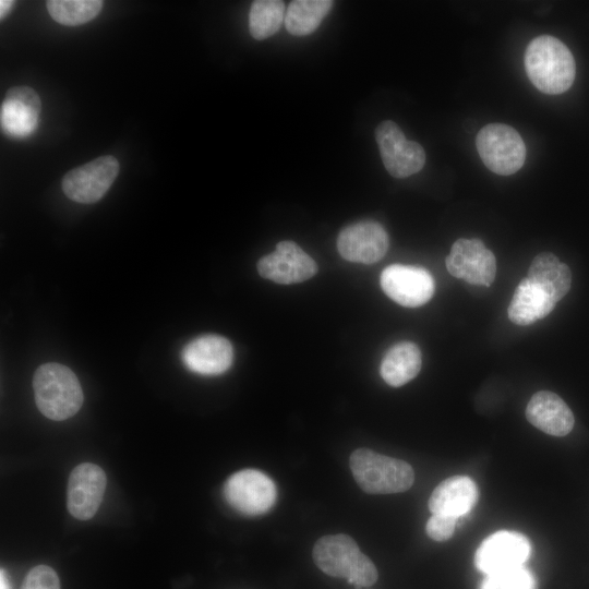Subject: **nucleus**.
<instances>
[{"instance_id":"23","label":"nucleus","mask_w":589,"mask_h":589,"mask_svg":"<svg viewBox=\"0 0 589 589\" xmlns=\"http://www.w3.org/2000/svg\"><path fill=\"white\" fill-rule=\"evenodd\" d=\"M285 3L280 0H255L249 12V31L263 40L276 34L285 21Z\"/></svg>"},{"instance_id":"20","label":"nucleus","mask_w":589,"mask_h":589,"mask_svg":"<svg viewBox=\"0 0 589 589\" xmlns=\"http://www.w3.org/2000/svg\"><path fill=\"white\" fill-rule=\"evenodd\" d=\"M420 369L421 352L418 346L411 341H400L386 351L380 373L388 385L399 387L414 378Z\"/></svg>"},{"instance_id":"28","label":"nucleus","mask_w":589,"mask_h":589,"mask_svg":"<svg viewBox=\"0 0 589 589\" xmlns=\"http://www.w3.org/2000/svg\"><path fill=\"white\" fill-rule=\"evenodd\" d=\"M377 577L378 573L375 565L365 554L362 553L351 573L350 578L347 581L353 585L356 589H361L375 584Z\"/></svg>"},{"instance_id":"11","label":"nucleus","mask_w":589,"mask_h":589,"mask_svg":"<svg viewBox=\"0 0 589 589\" xmlns=\"http://www.w3.org/2000/svg\"><path fill=\"white\" fill-rule=\"evenodd\" d=\"M389 245L386 230L376 221L363 220L342 228L337 238L339 254L347 261L373 264Z\"/></svg>"},{"instance_id":"17","label":"nucleus","mask_w":589,"mask_h":589,"mask_svg":"<svg viewBox=\"0 0 589 589\" xmlns=\"http://www.w3.org/2000/svg\"><path fill=\"white\" fill-rule=\"evenodd\" d=\"M527 420L537 429L553 436L567 435L575 423L566 402L555 393L537 392L526 407Z\"/></svg>"},{"instance_id":"4","label":"nucleus","mask_w":589,"mask_h":589,"mask_svg":"<svg viewBox=\"0 0 589 589\" xmlns=\"http://www.w3.org/2000/svg\"><path fill=\"white\" fill-rule=\"evenodd\" d=\"M476 146L483 164L496 175L509 176L524 166L525 143L520 134L507 124L483 127L476 137Z\"/></svg>"},{"instance_id":"12","label":"nucleus","mask_w":589,"mask_h":589,"mask_svg":"<svg viewBox=\"0 0 589 589\" xmlns=\"http://www.w3.org/2000/svg\"><path fill=\"white\" fill-rule=\"evenodd\" d=\"M257 271L263 278L289 285L313 277L317 265L297 243L286 240L278 242L273 253L257 262Z\"/></svg>"},{"instance_id":"10","label":"nucleus","mask_w":589,"mask_h":589,"mask_svg":"<svg viewBox=\"0 0 589 589\" xmlns=\"http://www.w3.org/2000/svg\"><path fill=\"white\" fill-rule=\"evenodd\" d=\"M383 291L395 302L407 308L426 303L434 293V279L423 267L393 264L381 274Z\"/></svg>"},{"instance_id":"15","label":"nucleus","mask_w":589,"mask_h":589,"mask_svg":"<svg viewBox=\"0 0 589 589\" xmlns=\"http://www.w3.org/2000/svg\"><path fill=\"white\" fill-rule=\"evenodd\" d=\"M40 98L28 86L8 89L1 104L0 122L2 131L12 137L31 135L38 125Z\"/></svg>"},{"instance_id":"8","label":"nucleus","mask_w":589,"mask_h":589,"mask_svg":"<svg viewBox=\"0 0 589 589\" xmlns=\"http://www.w3.org/2000/svg\"><path fill=\"white\" fill-rule=\"evenodd\" d=\"M530 553L531 544L526 536L501 530L482 541L477 549L474 564L489 575L522 566Z\"/></svg>"},{"instance_id":"18","label":"nucleus","mask_w":589,"mask_h":589,"mask_svg":"<svg viewBox=\"0 0 589 589\" xmlns=\"http://www.w3.org/2000/svg\"><path fill=\"white\" fill-rule=\"evenodd\" d=\"M478 498V486L471 478L453 476L443 480L433 490L428 506L432 514L458 518L469 513L477 504Z\"/></svg>"},{"instance_id":"22","label":"nucleus","mask_w":589,"mask_h":589,"mask_svg":"<svg viewBox=\"0 0 589 589\" xmlns=\"http://www.w3.org/2000/svg\"><path fill=\"white\" fill-rule=\"evenodd\" d=\"M334 2L332 0H294L285 14L286 29L294 36L312 34L328 14Z\"/></svg>"},{"instance_id":"2","label":"nucleus","mask_w":589,"mask_h":589,"mask_svg":"<svg viewBox=\"0 0 589 589\" xmlns=\"http://www.w3.org/2000/svg\"><path fill=\"white\" fill-rule=\"evenodd\" d=\"M33 388L37 408L55 421L71 418L83 405V390L76 375L60 363L41 364L34 373Z\"/></svg>"},{"instance_id":"24","label":"nucleus","mask_w":589,"mask_h":589,"mask_svg":"<svg viewBox=\"0 0 589 589\" xmlns=\"http://www.w3.org/2000/svg\"><path fill=\"white\" fill-rule=\"evenodd\" d=\"M99 0H49L46 2L50 16L59 24L77 26L93 20L101 10Z\"/></svg>"},{"instance_id":"29","label":"nucleus","mask_w":589,"mask_h":589,"mask_svg":"<svg viewBox=\"0 0 589 589\" xmlns=\"http://www.w3.org/2000/svg\"><path fill=\"white\" fill-rule=\"evenodd\" d=\"M14 3L15 2L12 1V0H1L0 1V17H1V20H3L8 15L10 10L13 8Z\"/></svg>"},{"instance_id":"21","label":"nucleus","mask_w":589,"mask_h":589,"mask_svg":"<svg viewBox=\"0 0 589 589\" xmlns=\"http://www.w3.org/2000/svg\"><path fill=\"white\" fill-rule=\"evenodd\" d=\"M527 278L542 288L556 302L568 292L572 285L569 267L550 252H542L532 260Z\"/></svg>"},{"instance_id":"27","label":"nucleus","mask_w":589,"mask_h":589,"mask_svg":"<svg viewBox=\"0 0 589 589\" xmlns=\"http://www.w3.org/2000/svg\"><path fill=\"white\" fill-rule=\"evenodd\" d=\"M457 518L443 514H432L425 525L426 534L434 541H446L453 537Z\"/></svg>"},{"instance_id":"9","label":"nucleus","mask_w":589,"mask_h":589,"mask_svg":"<svg viewBox=\"0 0 589 589\" xmlns=\"http://www.w3.org/2000/svg\"><path fill=\"white\" fill-rule=\"evenodd\" d=\"M446 268L456 278L489 287L496 274L494 254L480 239H458L445 260Z\"/></svg>"},{"instance_id":"6","label":"nucleus","mask_w":589,"mask_h":589,"mask_svg":"<svg viewBox=\"0 0 589 589\" xmlns=\"http://www.w3.org/2000/svg\"><path fill=\"white\" fill-rule=\"evenodd\" d=\"M375 140L384 167L390 176L406 178L423 168L425 164L423 147L414 141L407 140L394 121L381 122L375 129Z\"/></svg>"},{"instance_id":"14","label":"nucleus","mask_w":589,"mask_h":589,"mask_svg":"<svg viewBox=\"0 0 589 589\" xmlns=\"http://www.w3.org/2000/svg\"><path fill=\"white\" fill-rule=\"evenodd\" d=\"M183 364L200 375H218L233 361L231 342L219 335H202L188 342L181 351Z\"/></svg>"},{"instance_id":"25","label":"nucleus","mask_w":589,"mask_h":589,"mask_svg":"<svg viewBox=\"0 0 589 589\" xmlns=\"http://www.w3.org/2000/svg\"><path fill=\"white\" fill-rule=\"evenodd\" d=\"M536 587L533 575L522 566L489 574L480 585V589H536Z\"/></svg>"},{"instance_id":"7","label":"nucleus","mask_w":589,"mask_h":589,"mask_svg":"<svg viewBox=\"0 0 589 589\" xmlns=\"http://www.w3.org/2000/svg\"><path fill=\"white\" fill-rule=\"evenodd\" d=\"M118 173V160L101 156L70 170L62 179V190L74 202L92 204L106 194Z\"/></svg>"},{"instance_id":"13","label":"nucleus","mask_w":589,"mask_h":589,"mask_svg":"<svg viewBox=\"0 0 589 589\" xmlns=\"http://www.w3.org/2000/svg\"><path fill=\"white\" fill-rule=\"evenodd\" d=\"M106 484V473L99 466L92 462L76 466L69 477L67 490L70 514L80 520L92 518L103 501Z\"/></svg>"},{"instance_id":"5","label":"nucleus","mask_w":589,"mask_h":589,"mask_svg":"<svg viewBox=\"0 0 589 589\" xmlns=\"http://www.w3.org/2000/svg\"><path fill=\"white\" fill-rule=\"evenodd\" d=\"M224 496L239 513L256 516L271 509L276 501L277 490L272 479L262 471L244 469L227 479Z\"/></svg>"},{"instance_id":"26","label":"nucleus","mask_w":589,"mask_h":589,"mask_svg":"<svg viewBox=\"0 0 589 589\" xmlns=\"http://www.w3.org/2000/svg\"><path fill=\"white\" fill-rule=\"evenodd\" d=\"M21 589H60V581L51 567L37 565L27 573Z\"/></svg>"},{"instance_id":"16","label":"nucleus","mask_w":589,"mask_h":589,"mask_svg":"<svg viewBox=\"0 0 589 589\" xmlns=\"http://www.w3.org/2000/svg\"><path fill=\"white\" fill-rule=\"evenodd\" d=\"M362 552L347 534L324 536L313 546L315 565L326 575L348 580Z\"/></svg>"},{"instance_id":"19","label":"nucleus","mask_w":589,"mask_h":589,"mask_svg":"<svg viewBox=\"0 0 589 589\" xmlns=\"http://www.w3.org/2000/svg\"><path fill=\"white\" fill-rule=\"evenodd\" d=\"M555 304L550 294L526 277L517 286L507 314L514 324L526 326L549 315Z\"/></svg>"},{"instance_id":"3","label":"nucleus","mask_w":589,"mask_h":589,"mask_svg":"<svg viewBox=\"0 0 589 589\" xmlns=\"http://www.w3.org/2000/svg\"><path fill=\"white\" fill-rule=\"evenodd\" d=\"M349 464L356 482L370 494L405 492L414 482V471L408 462L368 448L352 452Z\"/></svg>"},{"instance_id":"30","label":"nucleus","mask_w":589,"mask_h":589,"mask_svg":"<svg viewBox=\"0 0 589 589\" xmlns=\"http://www.w3.org/2000/svg\"><path fill=\"white\" fill-rule=\"evenodd\" d=\"M0 589H10L9 580L3 569H1L0 575Z\"/></svg>"},{"instance_id":"1","label":"nucleus","mask_w":589,"mask_h":589,"mask_svg":"<svg viewBox=\"0 0 589 589\" xmlns=\"http://www.w3.org/2000/svg\"><path fill=\"white\" fill-rule=\"evenodd\" d=\"M525 70L536 88L544 94L557 95L572 86L576 65L564 43L556 37L541 35L526 48Z\"/></svg>"}]
</instances>
